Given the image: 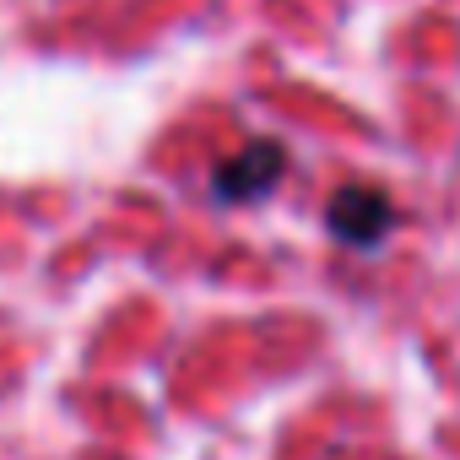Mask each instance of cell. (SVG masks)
Masks as SVG:
<instances>
[{"mask_svg": "<svg viewBox=\"0 0 460 460\" xmlns=\"http://www.w3.org/2000/svg\"><path fill=\"white\" fill-rule=\"evenodd\" d=\"M325 227L352 250H374L395 227V206H390V195L379 184H341L331 195V206H325Z\"/></svg>", "mask_w": 460, "mask_h": 460, "instance_id": "obj_1", "label": "cell"}, {"mask_svg": "<svg viewBox=\"0 0 460 460\" xmlns=\"http://www.w3.org/2000/svg\"><path fill=\"white\" fill-rule=\"evenodd\" d=\"M282 173H288V146L282 141H250L244 152H234L211 173V195L244 206V200H261L266 190H277Z\"/></svg>", "mask_w": 460, "mask_h": 460, "instance_id": "obj_2", "label": "cell"}]
</instances>
